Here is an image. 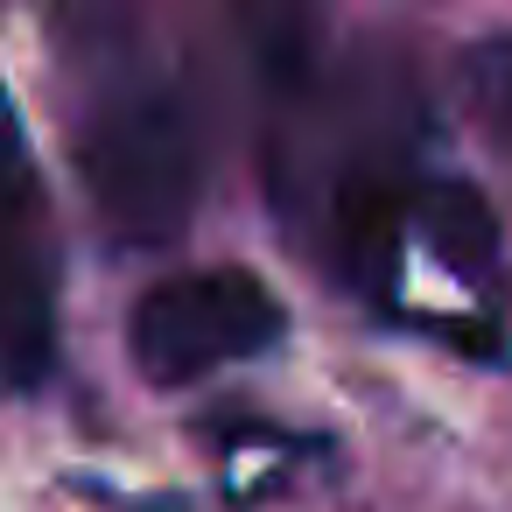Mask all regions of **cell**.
Wrapping results in <instances>:
<instances>
[{
  "instance_id": "cell-1",
  "label": "cell",
  "mask_w": 512,
  "mask_h": 512,
  "mask_svg": "<svg viewBox=\"0 0 512 512\" xmlns=\"http://www.w3.org/2000/svg\"><path fill=\"white\" fill-rule=\"evenodd\" d=\"M78 169H85V190H92L99 218L113 225V239L169 246L190 225L197 190H204L190 106L162 78H113L85 106Z\"/></svg>"
},
{
  "instance_id": "cell-2",
  "label": "cell",
  "mask_w": 512,
  "mask_h": 512,
  "mask_svg": "<svg viewBox=\"0 0 512 512\" xmlns=\"http://www.w3.org/2000/svg\"><path fill=\"white\" fill-rule=\"evenodd\" d=\"M288 330L274 288L246 267H204L183 281H162L134 302V358L155 386H197L239 358L274 351Z\"/></svg>"
},
{
  "instance_id": "cell-3",
  "label": "cell",
  "mask_w": 512,
  "mask_h": 512,
  "mask_svg": "<svg viewBox=\"0 0 512 512\" xmlns=\"http://www.w3.org/2000/svg\"><path fill=\"white\" fill-rule=\"evenodd\" d=\"M57 365V232L50 197L22 134V113L0 85V386H43Z\"/></svg>"
},
{
  "instance_id": "cell-4",
  "label": "cell",
  "mask_w": 512,
  "mask_h": 512,
  "mask_svg": "<svg viewBox=\"0 0 512 512\" xmlns=\"http://www.w3.org/2000/svg\"><path fill=\"white\" fill-rule=\"evenodd\" d=\"M407 232H421L428 253H435L449 274H463V281H484V274L498 267L491 204H484L470 183H456V176H428V183L407 190Z\"/></svg>"
}]
</instances>
